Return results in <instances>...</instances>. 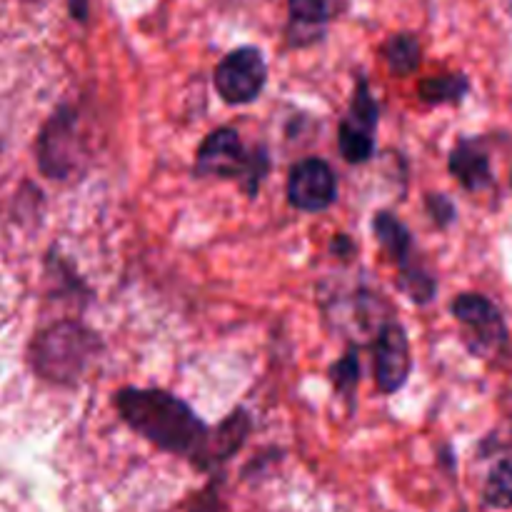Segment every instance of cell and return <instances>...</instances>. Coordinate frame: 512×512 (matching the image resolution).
<instances>
[{"label":"cell","mask_w":512,"mask_h":512,"mask_svg":"<svg viewBox=\"0 0 512 512\" xmlns=\"http://www.w3.org/2000/svg\"><path fill=\"white\" fill-rule=\"evenodd\" d=\"M450 173L460 180V185L473 193L485 190L493 183L490 158L478 140H460L450 153Z\"/></svg>","instance_id":"cell-10"},{"label":"cell","mask_w":512,"mask_h":512,"mask_svg":"<svg viewBox=\"0 0 512 512\" xmlns=\"http://www.w3.org/2000/svg\"><path fill=\"white\" fill-rule=\"evenodd\" d=\"M115 408L120 418L155 448L183 455L203 468L210 430L188 403L165 390L123 388L115 393Z\"/></svg>","instance_id":"cell-1"},{"label":"cell","mask_w":512,"mask_h":512,"mask_svg":"<svg viewBox=\"0 0 512 512\" xmlns=\"http://www.w3.org/2000/svg\"><path fill=\"white\" fill-rule=\"evenodd\" d=\"M373 230L375 235H378L380 245L388 250L390 258H393L400 268H405V265L410 263V255H413V238H410V230L390 213L375 215Z\"/></svg>","instance_id":"cell-13"},{"label":"cell","mask_w":512,"mask_h":512,"mask_svg":"<svg viewBox=\"0 0 512 512\" xmlns=\"http://www.w3.org/2000/svg\"><path fill=\"white\" fill-rule=\"evenodd\" d=\"M333 18V0H290V35L295 45L313 43Z\"/></svg>","instance_id":"cell-12"},{"label":"cell","mask_w":512,"mask_h":512,"mask_svg":"<svg viewBox=\"0 0 512 512\" xmlns=\"http://www.w3.org/2000/svg\"><path fill=\"white\" fill-rule=\"evenodd\" d=\"M270 158L265 148L245 150L233 128H220L203 140L195 160L200 178H240L250 195H258L260 183L268 175Z\"/></svg>","instance_id":"cell-3"},{"label":"cell","mask_w":512,"mask_h":512,"mask_svg":"<svg viewBox=\"0 0 512 512\" xmlns=\"http://www.w3.org/2000/svg\"><path fill=\"white\" fill-rule=\"evenodd\" d=\"M268 68L258 48H238L215 68V90L230 105H248L263 93Z\"/></svg>","instance_id":"cell-4"},{"label":"cell","mask_w":512,"mask_h":512,"mask_svg":"<svg viewBox=\"0 0 512 512\" xmlns=\"http://www.w3.org/2000/svg\"><path fill=\"white\" fill-rule=\"evenodd\" d=\"M453 315L468 330V345L475 355H493L505 345L508 330L498 308L483 295L465 293L455 298Z\"/></svg>","instance_id":"cell-5"},{"label":"cell","mask_w":512,"mask_h":512,"mask_svg":"<svg viewBox=\"0 0 512 512\" xmlns=\"http://www.w3.org/2000/svg\"><path fill=\"white\" fill-rule=\"evenodd\" d=\"M485 503L493 508H512V458L493 468L485 483Z\"/></svg>","instance_id":"cell-16"},{"label":"cell","mask_w":512,"mask_h":512,"mask_svg":"<svg viewBox=\"0 0 512 512\" xmlns=\"http://www.w3.org/2000/svg\"><path fill=\"white\" fill-rule=\"evenodd\" d=\"M410 370H413V360H410V343L403 325H383L373 345L375 383L383 393H395L408 383Z\"/></svg>","instance_id":"cell-8"},{"label":"cell","mask_w":512,"mask_h":512,"mask_svg":"<svg viewBox=\"0 0 512 512\" xmlns=\"http://www.w3.org/2000/svg\"><path fill=\"white\" fill-rule=\"evenodd\" d=\"M338 198V178L320 158H305L290 170L288 200L305 213H323Z\"/></svg>","instance_id":"cell-7"},{"label":"cell","mask_w":512,"mask_h":512,"mask_svg":"<svg viewBox=\"0 0 512 512\" xmlns=\"http://www.w3.org/2000/svg\"><path fill=\"white\" fill-rule=\"evenodd\" d=\"M100 350L98 335L85 325L63 320L35 335L30 345V363L40 378L70 385L88 370Z\"/></svg>","instance_id":"cell-2"},{"label":"cell","mask_w":512,"mask_h":512,"mask_svg":"<svg viewBox=\"0 0 512 512\" xmlns=\"http://www.w3.org/2000/svg\"><path fill=\"white\" fill-rule=\"evenodd\" d=\"M40 170L50 178L63 180L75 163V115L68 108H60L38 140Z\"/></svg>","instance_id":"cell-9"},{"label":"cell","mask_w":512,"mask_h":512,"mask_svg":"<svg viewBox=\"0 0 512 512\" xmlns=\"http://www.w3.org/2000/svg\"><path fill=\"white\" fill-rule=\"evenodd\" d=\"M378 128V103L370 93L368 83L358 80L348 118L340 123V153L348 163H365L375 150L373 133Z\"/></svg>","instance_id":"cell-6"},{"label":"cell","mask_w":512,"mask_h":512,"mask_svg":"<svg viewBox=\"0 0 512 512\" xmlns=\"http://www.w3.org/2000/svg\"><path fill=\"white\" fill-rule=\"evenodd\" d=\"M425 203H428L430 215H433V220L440 228H445V225H450L455 220V205L445 195H428Z\"/></svg>","instance_id":"cell-18"},{"label":"cell","mask_w":512,"mask_h":512,"mask_svg":"<svg viewBox=\"0 0 512 512\" xmlns=\"http://www.w3.org/2000/svg\"><path fill=\"white\" fill-rule=\"evenodd\" d=\"M193 512H218V493H215V485H210L203 495L195 498Z\"/></svg>","instance_id":"cell-19"},{"label":"cell","mask_w":512,"mask_h":512,"mask_svg":"<svg viewBox=\"0 0 512 512\" xmlns=\"http://www.w3.org/2000/svg\"><path fill=\"white\" fill-rule=\"evenodd\" d=\"M330 378H333L335 390L343 395L345 400L353 398L355 388H358V378H360V363H358V350L350 348L338 363L330 368Z\"/></svg>","instance_id":"cell-17"},{"label":"cell","mask_w":512,"mask_h":512,"mask_svg":"<svg viewBox=\"0 0 512 512\" xmlns=\"http://www.w3.org/2000/svg\"><path fill=\"white\" fill-rule=\"evenodd\" d=\"M248 433H250V420L243 410H235L233 415H228V418L215 428V433L208 438L203 470L215 468L218 463L228 460L230 455L238 453L240 445H243L245 438H248Z\"/></svg>","instance_id":"cell-11"},{"label":"cell","mask_w":512,"mask_h":512,"mask_svg":"<svg viewBox=\"0 0 512 512\" xmlns=\"http://www.w3.org/2000/svg\"><path fill=\"white\" fill-rule=\"evenodd\" d=\"M383 55L388 68L393 70L395 75L405 78V75L415 73L420 65V43L408 33L393 35L388 43L383 45Z\"/></svg>","instance_id":"cell-14"},{"label":"cell","mask_w":512,"mask_h":512,"mask_svg":"<svg viewBox=\"0 0 512 512\" xmlns=\"http://www.w3.org/2000/svg\"><path fill=\"white\" fill-rule=\"evenodd\" d=\"M468 93V80L463 75H440L420 83V98L430 105L458 103Z\"/></svg>","instance_id":"cell-15"}]
</instances>
